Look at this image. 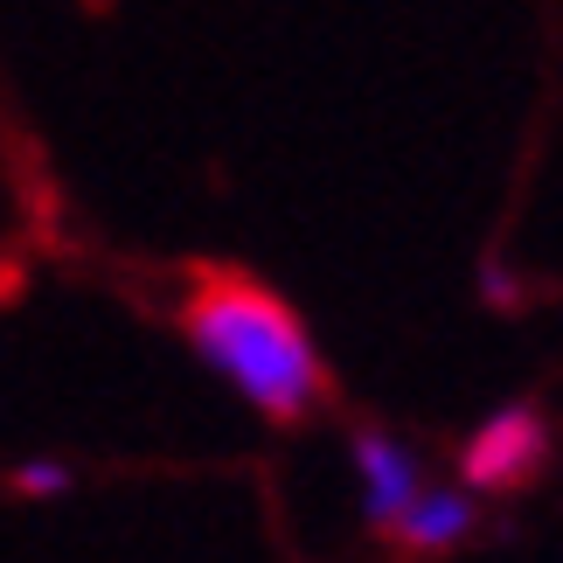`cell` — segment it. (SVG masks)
I'll use <instances>...</instances> for the list:
<instances>
[{
  "instance_id": "3",
  "label": "cell",
  "mask_w": 563,
  "mask_h": 563,
  "mask_svg": "<svg viewBox=\"0 0 563 563\" xmlns=\"http://www.w3.org/2000/svg\"><path fill=\"white\" fill-rule=\"evenodd\" d=\"M355 473H362V515H369V522H397V508L418 494V460H410V445L383 439V431H362L355 439Z\"/></svg>"
},
{
  "instance_id": "4",
  "label": "cell",
  "mask_w": 563,
  "mask_h": 563,
  "mask_svg": "<svg viewBox=\"0 0 563 563\" xmlns=\"http://www.w3.org/2000/svg\"><path fill=\"white\" fill-rule=\"evenodd\" d=\"M389 529H397V543L418 550V556L452 550V543L473 529V501H466V494H452V487H418V494L397 508V522H389Z\"/></svg>"
},
{
  "instance_id": "1",
  "label": "cell",
  "mask_w": 563,
  "mask_h": 563,
  "mask_svg": "<svg viewBox=\"0 0 563 563\" xmlns=\"http://www.w3.org/2000/svg\"><path fill=\"white\" fill-rule=\"evenodd\" d=\"M188 341L244 404L265 418H299L320 397V355L313 334L286 299H272L251 278H202L188 299Z\"/></svg>"
},
{
  "instance_id": "2",
  "label": "cell",
  "mask_w": 563,
  "mask_h": 563,
  "mask_svg": "<svg viewBox=\"0 0 563 563\" xmlns=\"http://www.w3.org/2000/svg\"><path fill=\"white\" fill-rule=\"evenodd\" d=\"M543 452H550L543 418H536V410H522V404H508V410H494V418L466 439L460 473H466V487L501 494V487H522L529 473L543 466Z\"/></svg>"
},
{
  "instance_id": "5",
  "label": "cell",
  "mask_w": 563,
  "mask_h": 563,
  "mask_svg": "<svg viewBox=\"0 0 563 563\" xmlns=\"http://www.w3.org/2000/svg\"><path fill=\"white\" fill-rule=\"evenodd\" d=\"M70 487V466H56V460H29V466H14V494H29V501H49V494Z\"/></svg>"
}]
</instances>
